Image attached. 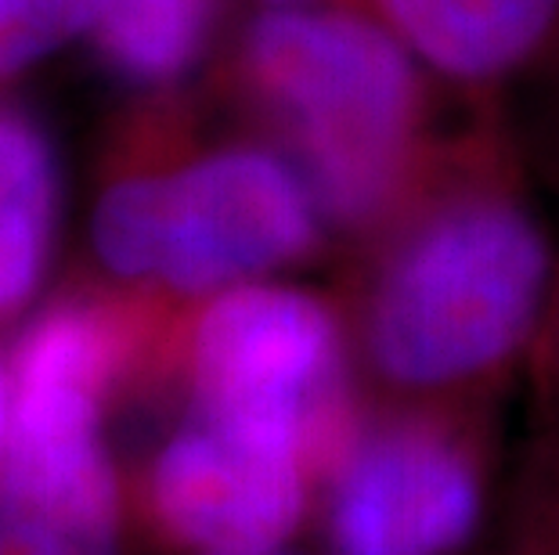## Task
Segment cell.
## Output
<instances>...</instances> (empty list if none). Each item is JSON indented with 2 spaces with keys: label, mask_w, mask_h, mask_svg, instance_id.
Instances as JSON below:
<instances>
[{
  "label": "cell",
  "mask_w": 559,
  "mask_h": 555,
  "mask_svg": "<svg viewBox=\"0 0 559 555\" xmlns=\"http://www.w3.org/2000/svg\"><path fill=\"white\" fill-rule=\"evenodd\" d=\"M130 494L105 430L11 436L0 462V555H123Z\"/></svg>",
  "instance_id": "cell-8"
},
{
  "label": "cell",
  "mask_w": 559,
  "mask_h": 555,
  "mask_svg": "<svg viewBox=\"0 0 559 555\" xmlns=\"http://www.w3.org/2000/svg\"><path fill=\"white\" fill-rule=\"evenodd\" d=\"M531 394V422L534 426L556 430L559 433V289L545 322V333L534 347L527 379H523Z\"/></svg>",
  "instance_id": "cell-13"
},
{
  "label": "cell",
  "mask_w": 559,
  "mask_h": 555,
  "mask_svg": "<svg viewBox=\"0 0 559 555\" xmlns=\"http://www.w3.org/2000/svg\"><path fill=\"white\" fill-rule=\"evenodd\" d=\"M545 87H549V98H545V116L538 123V134L534 137L523 134V137H527L534 170L559 192V76Z\"/></svg>",
  "instance_id": "cell-14"
},
{
  "label": "cell",
  "mask_w": 559,
  "mask_h": 555,
  "mask_svg": "<svg viewBox=\"0 0 559 555\" xmlns=\"http://www.w3.org/2000/svg\"><path fill=\"white\" fill-rule=\"evenodd\" d=\"M321 458L296 436L185 411L152 447L130 505L185 555H267L314 523Z\"/></svg>",
  "instance_id": "cell-6"
},
{
  "label": "cell",
  "mask_w": 559,
  "mask_h": 555,
  "mask_svg": "<svg viewBox=\"0 0 559 555\" xmlns=\"http://www.w3.org/2000/svg\"><path fill=\"white\" fill-rule=\"evenodd\" d=\"M228 87L314 188L336 256L408 198L459 123L448 116L455 94L340 0L260 4L235 40Z\"/></svg>",
  "instance_id": "cell-2"
},
{
  "label": "cell",
  "mask_w": 559,
  "mask_h": 555,
  "mask_svg": "<svg viewBox=\"0 0 559 555\" xmlns=\"http://www.w3.org/2000/svg\"><path fill=\"white\" fill-rule=\"evenodd\" d=\"M498 545L509 555H559V433L534 426L509 466Z\"/></svg>",
  "instance_id": "cell-11"
},
{
  "label": "cell",
  "mask_w": 559,
  "mask_h": 555,
  "mask_svg": "<svg viewBox=\"0 0 559 555\" xmlns=\"http://www.w3.org/2000/svg\"><path fill=\"white\" fill-rule=\"evenodd\" d=\"M491 555H509V552H506L502 545H495V552H491Z\"/></svg>",
  "instance_id": "cell-18"
},
{
  "label": "cell",
  "mask_w": 559,
  "mask_h": 555,
  "mask_svg": "<svg viewBox=\"0 0 559 555\" xmlns=\"http://www.w3.org/2000/svg\"><path fill=\"white\" fill-rule=\"evenodd\" d=\"M66 181L62 159L37 116L0 105V322H15L51 267Z\"/></svg>",
  "instance_id": "cell-9"
},
{
  "label": "cell",
  "mask_w": 559,
  "mask_h": 555,
  "mask_svg": "<svg viewBox=\"0 0 559 555\" xmlns=\"http://www.w3.org/2000/svg\"><path fill=\"white\" fill-rule=\"evenodd\" d=\"M534 177L509 101L466 105L408 198L332 260L365 400L498 411L527 379L559 289Z\"/></svg>",
  "instance_id": "cell-1"
},
{
  "label": "cell",
  "mask_w": 559,
  "mask_h": 555,
  "mask_svg": "<svg viewBox=\"0 0 559 555\" xmlns=\"http://www.w3.org/2000/svg\"><path fill=\"white\" fill-rule=\"evenodd\" d=\"M163 383L181 386L185 411L296 436L321 466L365 405L336 289L293 278L177 306Z\"/></svg>",
  "instance_id": "cell-4"
},
{
  "label": "cell",
  "mask_w": 559,
  "mask_h": 555,
  "mask_svg": "<svg viewBox=\"0 0 559 555\" xmlns=\"http://www.w3.org/2000/svg\"><path fill=\"white\" fill-rule=\"evenodd\" d=\"M221 0H112L91 40L127 87L163 94L206 58Z\"/></svg>",
  "instance_id": "cell-10"
},
{
  "label": "cell",
  "mask_w": 559,
  "mask_h": 555,
  "mask_svg": "<svg viewBox=\"0 0 559 555\" xmlns=\"http://www.w3.org/2000/svg\"><path fill=\"white\" fill-rule=\"evenodd\" d=\"M267 555H307V552H296V548H282V552H267Z\"/></svg>",
  "instance_id": "cell-17"
},
{
  "label": "cell",
  "mask_w": 559,
  "mask_h": 555,
  "mask_svg": "<svg viewBox=\"0 0 559 555\" xmlns=\"http://www.w3.org/2000/svg\"><path fill=\"white\" fill-rule=\"evenodd\" d=\"M112 0H0V76L44 62L58 47L91 37Z\"/></svg>",
  "instance_id": "cell-12"
},
{
  "label": "cell",
  "mask_w": 559,
  "mask_h": 555,
  "mask_svg": "<svg viewBox=\"0 0 559 555\" xmlns=\"http://www.w3.org/2000/svg\"><path fill=\"white\" fill-rule=\"evenodd\" d=\"M8 441H11V379L8 369H0V462L8 455Z\"/></svg>",
  "instance_id": "cell-15"
},
{
  "label": "cell",
  "mask_w": 559,
  "mask_h": 555,
  "mask_svg": "<svg viewBox=\"0 0 559 555\" xmlns=\"http://www.w3.org/2000/svg\"><path fill=\"white\" fill-rule=\"evenodd\" d=\"M91 253L116 289L188 306L336 260L296 162L260 134L192 145L156 109L127 134L91 206Z\"/></svg>",
  "instance_id": "cell-3"
},
{
  "label": "cell",
  "mask_w": 559,
  "mask_h": 555,
  "mask_svg": "<svg viewBox=\"0 0 559 555\" xmlns=\"http://www.w3.org/2000/svg\"><path fill=\"white\" fill-rule=\"evenodd\" d=\"M506 476L498 411L365 400L321 472L318 555H466Z\"/></svg>",
  "instance_id": "cell-5"
},
{
  "label": "cell",
  "mask_w": 559,
  "mask_h": 555,
  "mask_svg": "<svg viewBox=\"0 0 559 555\" xmlns=\"http://www.w3.org/2000/svg\"><path fill=\"white\" fill-rule=\"evenodd\" d=\"M260 4H314V0H260Z\"/></svg>",
  "instance_id": "cell-16"
},
{
  "label": "cell",
  "mask_w": 559,
  "mask_h": 555,
  "mask_svg": "<svg viewBox=\"0 0 559 555\" xmlns=\"http://www.w3.org/2000/svg\"><path fill=\"white\" fill-rule=\"evenodd\" d=\"M408 47L459 101H509L559 76V0H340Z\"/></svg>",
  "instance_id": "cell-7"
}]
</instances>
